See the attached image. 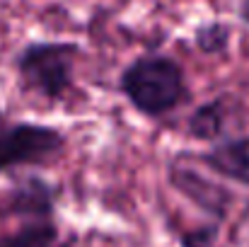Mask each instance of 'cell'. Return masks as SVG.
Wrapping results in <instances>:
<instances>
[{
  "mask_svg": "<svg viewBox=\"0 0 249 247\" xmlns=\"http://www.w3.org/2000/svg\"><path fill=\"white\" fill-rule=\"evenodd\" d=\"M121 97L145 119H165L191 99L184 66L158 51H148L128 61L119 73Z\"/></svg>",
  "mask_w": 249,
  "mask_h": 247,
  "instance_id": "1",
  "label": "cell"
},
{
  "mask_svg": "<svg viewBox=\"0 0 249 247\" xmlns=\"http://www.w3.org/2000/svg\"><path fill=\"white\" fill-rule=\"evenodd\" d=\"M83 46L75 41H29L15 54L19 85L49 104L68 99Z\"/></svg>",
  "mask_w": 249,
  "mask_h": 247,
  "instance_id": "2",
  "label": "cell"
},
{
  "mask_svg": "<svg viewBox=\"0 0 249 247\" xmlns=\"http://www.w3.org/2000/svg\"><path fill=\"white\" fill-rule=\"evenodd\" d=\"M66 148L68 136L61 126L10 119L0 129V174L22 167H46L56 163Z\"/></svg>",
  "mask_w": 249,
  "mask_h": 247,
  "instance_id": "3",
  "label": "cell"
},
{
  "mask_svg": "<svg viewBox=\"0 0 249 247\" xmlns=\"http://www.w3.org/2000/svg\"><path fill=\"white\" fill-rule=\"evenodd\" d=\"M167 184L215 223H223L235 204V191L194 167L189 153H177L167 163Z\"/></svg>",
  "mask_w": 249,
  "mask_h": 247,
  "instance_id": "4",
  "label": "cell"
},
{
  "mask_svg": "<svg viewBox=\"0 0 249 247\" xmlns=\"http://www.w3.org/2000/svg\"><path fill=\"white\" fill-rule=\"evenodd\" d=\"M61 199L58 184L41 174H27L17 179L7 191V213L19 221H44L56 218V206Z\"/></svg>",
  "mask_w": 249,
  "mask_h": 247,
  "instance_id": "5",
  "label": "cell"
},
{
  "mask_svg": "<svg viewBox=\"0 0 249 247\" xmlns=\"http://www.w3.org/2000/svg\"><path fill=\"white\" fill-rule=\"evenodd\" d=\"M194 160H198L211 174L249 189V136H225L211 143L208 151L194 155Z\"/></svg>",
  "mask_w": 249,
  "mask_h": 247,
  "instance_id": "6",
  "label": "cell"
},
{
  "mask_svg": "<svg viewBox=\"0 0 249 247\" xmlns=\"http://www.w3.org/2000/svg\"><path fill=\"white\" fill-rule=\"evenodd\" d=\"M228 119H230V107H228V97L225 95L206 99V102L196 104L189 112V116H186V136L194 138V141L215 143V141L225 138Z\"/></svg>",
  "mask_w": 249,
  "mask_h": 247,
  "instance_id": "7",
  "label": "cell"
},
{
  "mask_svg": "<svg viewBox=\"0 0 249 247\" xmlns=\"http://www.w3.org/2000/svg\"><path fill=\"white\" fill-rule=\"evenodd\" d=\"M0 247H75V238H61L56 218L22 221L17 230L0 235Z\"/></svg>",
  "mask_w": 249,
  "mask_h": 247,
  "instance_id": "8",
  "label": "cell"
},
{
  "mask_svg": "<svg viewBox=\"0 0 249 247\" xmlns=\"http://www.w3.org/2000/svg\"><path fill=\"white\" fill-rule=\"evenodd\" d=\"M230 41H232V27L228 22L208 19V22H201L194 29V46L203 56H223V54H228L230 51Z\"/></svg>",
  "mask_w": 249,
  "mask_h": 247,
  "instance_id": "9",
  "label": "cell"
},
{
  "mask_svg": "<svg viewBox=\"0 0 249 247\" xmlns=\"http://www.w3.org/2000/svg\"><path fill=\"white\" fill-rule=\"evenodd\" d=\"M220 235H223V223L208 221V223L179 230L177 243H179V247H218Z\"/></svg>",
  "mask_w": 249,
  "mask_h": 247,
  "instance_id": "10",
  "label": "cell"
},
{
  "mask_svg": "<svg viewBox=\"0 0 249 247\" xmlns=\"http://www.w3.org/2000/svg\"><path fill=\"white\" fill-rule=\"evenodd\" d=\"M237 17H240L245 24H249V0H240V2H237Z\"/></svg>",
  "mask_w": 249,
  "mask_h": 247,
  "instance_id": "11",
  "label": "cell"
},
{
  "mask_svg": "<svg viewBox=\"0 0 249 247\" xmlns=\"http://www.w3.org/2000/svg\"><path fill=\"white\" fill-rule=\"evenodd\" d=\"M7 121H10V114H7V112H5V109L0 107V129H2V126H5Z\"/></svg>",
  "mask_w": 249,
  "mask_h": 247,
  "instance_id": "12",
  "label": "cell"
}]
</instances>
